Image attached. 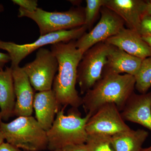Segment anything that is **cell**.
Masks as SVG:
<instances>
[{
  "label": "cell",
  "instance_id": "6da1fadb",
  "mask_svg": "<svg viewBox=\"0 0 151 151\" xmlns=\"http://www.w3.org/2000/svg\"><path fill=\"white\" fill-rule=\"evenodd\" d=\"M76 41L51 45L50 50L58 62V73L52 90L60 108L68 105L78 108L82 104V98L78 95L76 86L78 64L84 54L76 47Z\"/></svg>",
  "mask_w": 151,
  "mask_h": 151
},
{
  "label": "cell",
  "instance_id": "7a4b0ae2",
  "mask_svg": "<svg viewBox=\"0 0 151 151\" xmlns=\"http://www.w3.org/2000/svg\"><path fill=\"white\" fill-rule=\"evenodd\" d=\"M133 76L103 73L102 77L82 97L85 113L92 116L103 105L114 103L121 112L135 88Z\"/></svg>",
  "mask_w": 151,
  "mask_h": 151
},
{
  "label": "cell",
  "instance_id": "3957f363",
  "mask_svg": "<svg viewBox=\"0 0 151 151\" xmlns=\"http://www.w3.org/2000/svg\"><path fill=\"white\" fill-rule=\"evenodd\" d=\"M90 117L86 114L82 117L78 108H71L67 115L64 108L60 109L51 128L46 132L47 149L55 151L70 145L85 144L88 135L86 125Z\"/></svg>",
  "mask_w": 151,
  "mask_h": 151
},
{
  "label": "cell",
  "instance_id": "277c9868",
  "mask_svg": "<svg viewBox=\"0 0 151 151\" xmlns=\"http://www.w3.org/2000/svg\"><path fill=\"white\" fill-rule=\"evenodd\" d=\"M6 142L25 151H40L47 148L46 131L32 116H19L0 125Z\"/></svg>",
  "mask_w": 151,
  "mask_h": 151
},
{
  "label": "cell",
  "instance_id": "5b68a950",
  "mask_svg": "<svg viewBox=\"0 0 151 151\" xmlns=\"http://www.w3.org/2000/svg\"><path fill=\"white\" fill-rule=\"evenodd\" d=\"M18 17H27L35 22L39 28L40 36L60 31L67 30L84 25V9H70L63 12H49L38 8L30 12L19 8Z\"/></svg>",
  "mask_w": 151,
  "mask_h": 151
},
{
  "label": "cell",
  "instance_id": "8992f818",
  "mask_svg": "<svg viewBox=\"0 0 151 151\" xmlns=\"http://www.w3.org/2000/svg\"><path fill=\"white\" fill-rule=\"evenodd\" d=\"M85 25L73 29L60 31L40 36L32 43L19 45L11 42L0 40V49L6 50L11 57V68L19 66L22 60L33 52L47 45L59 42H67L78 39L86 32Z\"/></svg>",
  "mask_w": 151,
  "mask_h": 151
},
{
  "label": "cell",
  "instance_id": "52a82bcc",
  "mask_svg": "<svg viewBox=\"0 0 151 151\" xmlns=\"http://www.w3.org/2000/svg\"><path fill=\"white\" fill-rule=\"evenodd\" d=\"M113 45L99 42L83 54L77 69V83L81 94H85L101 78L107 57Z\"/></svg>",
  "mask_w": 151,
  "mask_h": 151
},
{
  "label": "cell",
  "instance_id": "ba28073f",
  "mask_svg": "<svg viewBox=\"0 0 151 151\" xmlns=\"http://www.w3.org/2000/svg\"><path fill=\"white\" fill-rule=\"evenodd\" d=\"M22 68L35 90L38 92L48 91L52 89L58 62L51 50L42 47L37 52L35 59Z\"/></svg>",
  "mask_w": 151,
  "mask_h": 151
},
{
  "label": "cell",
  "instance_id": "9c48e42d",
  "mask_svg": "<svg viewBox=\"0 0 151 151\" xmlns=\"http://www.w3.org/2000/svg\"><path fill=\"white\" fill-rule=\"evenodd\" d=\"M100 12L101 17L97 25L76 41V47L83 54L95 45L105 41L125 28L124 21L113 11L103 6Z\"/></svg>",
  "mask_w": 151,
  "mask_h": 151
},
{
  "label": "cell",
  "instance_id": "30bf717a",
  "mask_svg": "<svg viewBox=\"0 0 151 151\" xmlns=\"http://www.w3.org/2000/svg\"><path fill=\"white\" fill-rule=\"evenodd\" d=\"M123 120L116 105L108 103L90 117L86 125L88 134H101L112 136L130 129Z\"/></svg>",
  "mask_w": 151,
  "mask_h": 151
},
{
  "label": "cell",
  "instance_id": "8fae6325",
  "mask_svg": "<svg viewBox=\"0 0 151 151\" xmlns=\"http://www.w3.org/2000/svg\"><path fill=\"white\" fill-rule=\"evenodd\" d=\"M104 6L119 16L124 21L127 28L140 34L142 20L147 15V1L105 0Z\"/></svg>",
  "mask_w": 151,
  "mask_h": 151
},
{
  "label": "cell",
  "instance_id": "7c38bea8",
  "mask_svg": "<svg viewBox=\"0 0 151 151\" xmlns=\"http://www.w3.org/2000/svg\"><path fill=\"white\" fill-rule=\"evenodd\" d=\"M13 78L16 104L14 115L32 116L35 94L29 79L22 68H11Z\"/></svg>",
  "mask_w": 151,
  "mask_h": 151
},
{
  "label": "cell",
  "instance_id": "4fadbf2b",
  "mask_svg": "<svg viewBox=\"0 0 151 151\" xmlns=\"http://www.w3.org/2000/svg\"><path fill=\"white\" fill-rule=\"evenodd\" d=\"M124 121L142 125L151 131V92L131 95L121 111Z\"/></svg>",
  "mask_w": 151,
  "mask_h": 151
},
{
  "label": "cell",
  "instance_id": "5bb4252c",
  "mask_svg": "<svg viewBox=\"0 0 151 151\" xmlns=\"http://www.w3.org/2000/svg\"><path fill=\"white\" fill-rule=\"evenodd\" d=\"M104 42L141 59L151 57V47L139 33L128 28H124Z\"/></svg>",
  "mask_w": 151,
  "mask_h": 151
},
{
  "label": "cell",
  "instance_id": "9a60e30c",
  "mask_svg": "<svg viewBox=\"0 0 151 151\" xmlns=\"http://www.w3.org/2000/svg\"><path fill=\"white\" fill-rule=\"evenodd\" d=\"M33 109L35 111L37 121L47 132L51 128L57 113L60 108L51 89L35 94Z\"/></svg>",
  "mask_w": 151,
  "mask_h": 151
},
{
  "label": "cell",
  "instance_id": "2e32d148",
  "mask_svg": "<svg viewBox=\"0 0 151 151\" xmlns=\"http://www.w3.org/2000/svg\"><path fill=\"white\" fill-rule=\"evenodd\" d=\"M142 60L113 45L107 56L103 73L121 74L124 73L134 76L139 69Z\"/></svg>",
  "mask_w": 151,
  "mask_h": 151
},
{
  "label": "cell",
  "instance_id": "e0dca14e",
  "mask_svg": "<svg viewBox=\"0 0 151 151\" xmlns=\"http://www.w3.org/2000/svg\"><path fill=\"white\" fill-rule=\"evenodd\" d=\"M16 104L12 69L6 67L0 70V113L2 119L7 120L14 115Z\"/></svg>",
  "mask_w": 151,
  "mask_h": 151
},
{
  "label": "cell",
  "instance_id": "ac0fdd59",
  "mask_svg": "<svg viewBox=\"0 0 151 151\" xmlns=\"http://www.w3.org/2000/svg\"><path fill=\"white\" fill-rule=\"evenodd\" d=\"M149 134L141 129L119 132L111 137L113 148L115 151H140Z\"/></svg>",
  "mask_w": 151,
  "mask_h": 151
},
{
  "label": "cell",
  "instance_id": "d6986e66",
  "mask_svg": "<svg viewBox=\"0 0 151 151\" xmlns=\"http://www.w3.org/2000/svg\"><path fill=\"white\" fill-rule=\"evenodd\" d=\"M134 77L135 89L141 94L147 93L151 86V57L143 59Z\"/></svg>",
  "mask_w": 151,
  "mask_h": 151
},
{
  "label": "cell",
  "instance_id": "ffe728a7",
  "mask_svg": "<svg viewBox=\"0 0 151 151\" xmlns=\"http://www.w3.org/2000/svg\"><path fill=\"white\" fill-rule=\"evenodd\" d=\"M111 137L101 134H88L85 144L89 151H115Z\"/></svg>",
  "mask_w": 151,
  "mask_h": 151
},
{
  "label": "cell",
  "instance_id": "44dd1931",
  "mask_svg": "<svg viewBox=\"0 0 151 151\" xmlns=\"http://www.w3.org/2000/svg\"><path fill=\"white\" fill-rule=\"evenodd\" d=\"M105 0H86L84 8V24L87 29H91L99 12L104 6Z\"/></svg>",
  "mask_w": 151,
  "mask_h": 151
},
{
  "label": "cell",
  "instance_id": "7402d4cb",
  "mask_svg": "<svg viewBox=\"0 0 151 151\" xmlns=\"http://www.w3.org/2000/svg\"><path fill=\"white\" fill-rule=\"evenodd\" d=\"M12 1L15 4L19 6V8L29 12H35L38 8L36 0H13Z\"/></svg>",
  "mask_w": 151,
  "mask_h": 151
},
{
  "label": "cell",
  "instance_id": "603a6c76",
  "mask_svg": "<svg viewBox=\"0 0 151 151\" xmlns=\"http://www.w3.org/2000/svg\"><path fill=\"white\" fill-rule=\"evenodd\" d=\"M140 34L142 36H151V16L147 15L143 17L141 23Z\"/></svg>",
  "mask_w": 151,
  "mask_h": 151
},
{
  "label": "cell",
  "instance_id": "cb8c5ba5",
  "mask_svg": "<svg viewBox=\"0 0 151 151\" xmlns=\"http://www.w3.org/2000/svg\"><path fill=\"white\" fill-rule=\"evenodd\" d=\"M60 151H89L86 144L70 145L60 150Z\"/></svg>",
  "mask_w": 151,
  "mask_h": 151
},
{
  "label": "cell",
  "instance_id": "d4e9b609",
  "mask_svg": "<svg viewBox=\"0 0 151 151\" xmlns=\"http://www.w3.org/2000/svg\"><path fill=\"white\" fill-rule=\"evenodd\" d=\"M11 61L10 56L8 53L0 52V70H4L5 65Z\"/></svg>",
  "mask_w": 151,
  "mask_h": 151
},
{
  "label": "cell",
  "instance_id": "484cf974",
  "mask_svg": "<svg viewBox=\"0 0 151 151\" xmlns=\"http://www.w3.org/2000/svg\"><path fill=\"white\" fill-rule=\"evenodd\" d=\"M0 151H23L7 142L3 143L0 146Z\"/></svg>",
  "mask_w": 151,
  "mask_h": 151
},
{
  "label": "cell",
  "instance_id": "4316f807",
  "mask_svg": "<svg viewBox=\"0 0 151 151\" xmlns=\"http://www.w3.org/2000/svg\"><path fill=\"white\" fill-rule=\"evenodd\" d=\"M142 37L143 39L151 47V36H146Z\"/></svg>",
  "mask_w": 151,
  "mask_h": 151
},
{
  "label": "cell",
  "instance_id": "83f0119b",
  "mask_svg": "<svg viewBox=\"0 0 151 151\" xmlns=\"http://www.w3.org/2000/svg\"><path fill=\"white\" fill-rule=\"evenodd\" d=\"M5 140L4 138V135H3L0 129V146L4 142V141Z\"/></svg>",
  "mask_w": 151,
  "mask_h": 151
},
{
  "label": "cell",
  "instance_id": "f1b7e54d",
  "mask_svg": "<svg viewBox=\"0 0 151 151\" xmlns=\"http://www.w3.org/2000/svg\"><path fill=\"white\" fill-rule=\"evenodd\" d=\"M140 151H151V146L149 147L142 148Z\"/></svg>",
  "mask_w": 151,
  "mask_h": 151
},
{
  "label": "cell",
  "instance_id": "f546056e",
  "mask_svg": "<svg viewBox=\"0 0 151 151\" xmlns=\"http://www.w3.org/2000/svg\"><path fill=\"white\" fill-rule=\"evenodd\" d=\"M147 15H150L151 16V8L149 7L148 6L147 11Z\"/></svg>",
  "mask_w": 151,
  "mask_h": 151
},
{
  "label": "cell",
  "instance_id": "4dcf8cb0",
  "mask_svg": "<svg viewBox=\"0 0 151 151\" xmlns=\"http://www.w3.org/2000/svg\"><path fill=\"white\" fill-rule=\"evenodd\" d=\"M4 10V7L2 4H0V13L2 12Z\"/></svg>",
  "mask_w": 151,
  "mask_h": 151
},
{
  "label": "cell",
  "instance_id": "1f68e13d",
  "mask_svg": "<svg viewBox=\"0 0 151 151\" xmlns=\"http://www.w3.org/2000/svg\"><path fill=\"white\" fill-rule=\"evenodd\" d=\"M147 3L148 6L149 7L151 8V0L147 1Z\"/></svg>",
  "mask_w": 151,
  "mask_h": 151
},
{
  "label": "cell",
  "instance_id": "d6a6232c",
  "mask_svg": "<svg viewBox=\"0 0 151 151\" xmlns=\"http://www.w3.org/2000/svg\"><path fill=\"white\" fill-rule=\"evenodd\" d=\"M2 117L1 115V113H0V125H1V123H2Z\"/></svg>",
  "mask_w": 151,
  "mask_h": 151
},
{
  "label": "cell",
  "instance_id": "836d02e7",
  "mask_svg": "<svg viewBox=\"0 0 151 151\" xmlns=\"http://www.w3.org/2000/svg\"><path fill=\"white\" fill-rule=\"evenodd\" d=\"M55 151H60V150H56Z\"/></svg>",
  "mask_w": 151,
  "mask_h": 151
}]
</instances>
